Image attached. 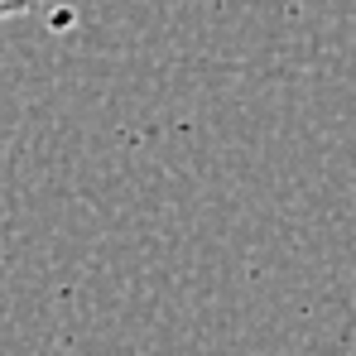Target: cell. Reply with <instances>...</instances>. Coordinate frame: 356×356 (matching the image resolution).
<instances>
[{"label":"cell","mask_w":356,"mask_h":356,"mask_svg":"<svg viewBox=\"0 0 356 356\" xmlns=\"http://www.w3.org/2000/svg\"><path fill=\"white\" fill-rule=\"evenodd\" d=\"M39 0H0V19H15V15H29Z\"/></svg>","instance_id":"cell-1"}]
</instances>
